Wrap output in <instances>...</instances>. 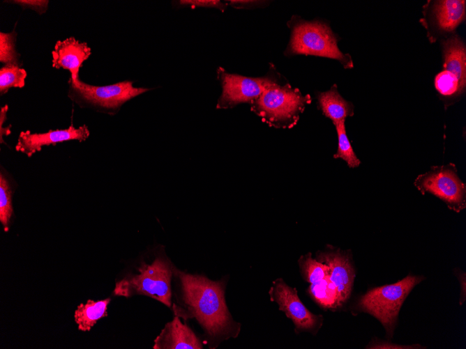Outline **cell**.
<instances>
[{"instance_id":"cell-1","label":"cell","mask_w":466,"mask_h":349,"mask_svg":"<svg viewBox=\"0 0 466 349\" xmlns=\"http://www.w3.org/2000/svg\"><path fill=\"white\" fill-rule=\"evenodd\" d=\"M179 278L181 299L184 309L174 311L176 316L195 318L212 339H227L237 335L239 326L228 311L222 281H213L196 274H186L173 267Z\"/></svg>"},{"instance_id":"cell-2","label":"cell","mask_w":466,"mask_h":349,"mask_svg":"<svg viewBox=\"0 0 466 349\" xmlns=\"http://www.w3.org/2000/svg\"><path fill=\"white\" fill-rule=\"evenodd\" d=\"M287 25L291 29V36L285 55L329 58L339 61L345 69L353 68L351 56L340 50L339 38L326 23L320 20L306 21L294 15Z\"/></svg>"},{"instance_id":"cell-3","label":"cell","mask_w":466,"mask_h":349,"mask_svg":"<svg viewBox=\"0 0 466 349\" xmlns=\"http://www.w3.org/2000/svg\"><path fill=\"white\" fill-rule=\"evenodd\" d=\"M311 101L310 95H303L299 88L281 84L278 79L250 104L251 110L269 126L290 129L296 125Z\"/></svg>"},{"instance_id":"cell-4","label":"cell","mask_w":466,"mask_h":349,"mask_svg":"<svg viewBox=\"0 0 466 349\" xmlns=\"http://www.w3.org/2000/svg\"><path fill=\"white\" fill-rule=\"evenodd\" d=\"M423 279V276L409 274L396 283L372 288L360 297L356 308L377 318L384 327L387 338L391 339L404 301Z\"/></svg>"},{"instance_id":"cell-5","label":"cell","mask_w":466,"mask_h":349,"mask_svg":"<svg viewBox=\"0 0 466 349\" xmlns=\"http://www.w3.org/2000/svg\"><path fill=\"white\" fill-rule=\"evenodd\" d=\"M173 267L170 261L162 256L151 263H142L137 273L128 274L115 284L114 294L130 297L144 295L171 307V281Z\"/></svg>"},{"instance_id":"cell-6","label":"cell","mask_w":466,"mask_h":349,"mask_svg":"<svg viewBox=\"0 0 466 349\" xmlns=\"http://www.w3.org/2000/svg\"><path fill=\"white\" fill-rule=\"evenodd\" d=\"M68 82L70 100L80 107L109 114H116L125 102L150 90L134 87L133 82L127 80L107 86H93L80 79Z\"/></svg>"},{"instance_id":"cell-7","label":"cell","mask_w":466,"mask_h":349,"mask_svg":"<svg viewBox=\"0 0 466 349\" xmlns=\"http://www.w3.org/2000/svg\"><path fill=\"white\" fill-rule=\"evenodd\" d=\"M443 70L435 77V87L447 107L460 98L466 88V48L454 34L442 42Z\"/></svg>"},{"instance_id":"cell-8","label":"cell","mask_w":466,"mask_h":349,"mask_svg":"<svg viewBox=\"0 0 466 349\" xmlns=\"http://www.w3.org/2000/svg\"><path fill=\"white\" fill-rule=\"evenodd\" d=\"M422 194H431L443 201L450 210L459 212L466 207V186L453 163L433 166L414 180Z\"/></svg>"},{"instance_id":"cell-9","label":"cell","mask_w":466,"mask_h":349,"mask_svg":"<svg viewBox=\"0 0 466 349\" xmlns=\"http://www.w3.org/2000/svg\"><path fill=\"white\" fill-rule=\"evenodd\" d=\"M274 70L262 77H248L227 72L218 68V79L221 82L222 94L217 109H229L241 103H252L273 82L278 79Z\"/></svg>"},{"instance_id":"cell-10","label":"cell","mask_w":466,"mask_h":349,"mask_svg":"<svg viewBox=\"0 0 466 349\" xmlns=\"http://www.w3.org/2000/svg\"><path fill=\"white\" fill-rule=\"evenodd\" d=\"M270 294L278 304L280 310L292 320L296 330L310 332L313 334L317 332L322 325L323 317L311 313L303 305L295 288L287 286L282 279H277Z\"/></svg>"},{"instance_id":"cell-11","label":"cell","mask_w":466,"mask_h":349,"mask_svg":"<svg viewBox=\"0 0 466 349\" xmlns=\"http://www.w3.org/2000/svg\"><path fill=\"white\" fill-rule=\"evenodd\" d=\"M89 135L90 132L86 125L75 128L71 124L67 129L50 130L43 133H32L29 130L22 131L19 134L15 150L30 157L40 152L43 146L71 140L82 142L85 141Z\"/></svg>"},{"instance_id":"cell-12","label":"cell","mask_w":466,"mask_h":349,"mask_svg":"<svg viewBox=\"0 0 466 349\" xmlns=\"http://www.w3.org/2000/svg\"><path fill=\"white\" fill-rule=\"evenodd\" d=\"M317 258L319 261L329 267V278L337 289L340 306L349 298L355 277L349 255L336 249L320 252Z\"/></svg>"},{"instance_id":"cell-13","label":"cell","mask_w":466,"mask_h":349,"mask_svg":"<svg viewBox=\"0 0 466 349\" xmlns=\"http://www.w3.org/2000/svg\"><path fill=\"white\" fill-rule=\"evenodd\" d=\"M91 54V49L86 42H81L74 37L58 40L52 52V65L56 69L67 70L70 73L69 81L76 82L79 79V70L84 61Z\"/></svg>"},{"instance_id":"cell-14","label":"cell","mask_w":466,"mask_h":349,"mask_svg":"<svg viewBox=\"0 0 466 349\" xmlns=\"http://www.w3.org/2000/svg\"><path fill=\"white\" fill-rule=\"evenodd\" d=\"M154 349H202L200 339L179 316L167 323L154 340Z\"/></svg>"},{"instance_id":"cell-15","label":"cell","mask_w":466,"mask_h":349,"mask_svg":"<svg viewBox=\"0 0 466 349\" xmlns=\"http://www.w3.org/2000/svg\"><path fill=\"white\" fill-rule=\"evenodd\" d=\"M465 10L464 0L436 1L431 10V21L439 32L451 33L465 20Z\"/></svg>"},{"instance_id":"cell-16","label":"cell","mask_w":466,"mask_h":349,"mask_svg":"<svg viewBox=\"0 0 466 349\" xmlns=\"http://www.w3.org/2000/svg\"><path fill=\"white\" fill-rule=\"evenodd\" d=\"M317 99L319 109L333 125L345 121L347 117L354 115L353 104L342 97L336 84L325 92L317 93Z\"/></svg>"},{"instance_id":"cell-17","label":"cell","mask_w":466,"mask_h":349,"mask_svg":"<svg viewBox=\"0 0 466 349\" xmlns=\"http://www.w3.org/2000/svg\"><path fill=\"white\" fill-rule=\"evenodd\" d=\"M110 298L93 301L88 300L85 304L80 303L75 311L74 319L77 329L82 332H89L98 320L107 316V306Z\"/></svg>"},{"instance_id":"cell-18","label":"cell","mask_w":466,"mask_h":349,"mask_svg":"<svg viewBox=\"0 0 466 349\" xmlns=\"http://www.w3.org/2000/svg\"><path fill=\"white\" fill-rule=\"evenodd\" d=\"M11 180H13L6 171L1 169L0 172V222L6 232L9 230L13 215L12 204L13 189Z\"/></svg>"},{"instance_id":"cell-19","label":"cell","mask_w":466,"mask_h":349,"mask_svg":"<svg viewBox=\"0 0 466 349\" xmlns=\"http://www.w3.org/2000/svg\"><path fill=\"white\" fill-rule=\"evenodd\" d=\"M329 277L318 282L310 284L308 292L315 302L324 309H334L340 306L338 295L336 286Z\"/></svg>"},{"instance_id":"cell-20","label":"cell","mask_w":466,"mask_h":349,"mask_svg":"<svg viewBox=\"0 0 466 349\" xmlns=\"http://www.w3.org/2000/svg\"><path fill=\"white\" fill-rule=\"evenodd\" d=\"M337 134H338V149L336 153L333 155L335 159H342L344 160L350 168L358 167L361 161L354 153L350 141L348 139L346 128L345 121H341L335 125Z\"/></svg>"},{"instance_id":"cell-21","label":"cell","mask_w":466,"mask_h":349,"mask_svg":"<svg viewBox=\"0 0 466 349\" xmlns=\"http://www.w3.org/2000/svg\"><path fill=\"white\" fill-rule=\"evenodd\" d=\"M27 71L19 65L6 64L0 69V93L3 95L12 88H22L25 85Z\"/></svg>"},{"instance_id":"cell-22","label":"cell","mask_w":466,"mask_h":349,"mask_svg":"<svg viewBox=\"0 0 466 349\" xmlns=\"http://www.w3.org/2000/svg\"><path fill=\"white\" fill-rule=\"evenodd\" d=\"M299 265L305 279L310 284L318 282L329 276V267L313 259L310 253L301 257Z\"/></svg>"},{"instance_id":"cell-23","label":"cell","mask_w":466,"mask_h":349,"mask_svg":"<svg viewBox=\"0 0 466 349\" xmlns=\"http://www.w3.org/2000/svg\"><path fill=\"white\" fill-rule=\"evenodd\" d=\"M17 33H0V61L6 64L19 65L20 54L15 49Z\"/></svg>"},{"instance_id":"cell-24","label":"cell","mask_w":466,"mask_h":349,"mask_svg":"<svg viewBox=\"0 0 466 349\" xmlns=\"http://www.w3.org/2000/svg\"><path fill=\"white\" fill-rule=\"evenodd\" d=\"M181 6H190L191 8L205 7L218 8L224 11L227 6V3L221 2L218 0H181L177 1Z\"/></svg>"},{"instance_id":"cell-25","label":"cell","mask_w":466,"mask_h":349,"mask_svg":"<svg viewBox=\"0 0 466 349\" xmlns=\"http://www.w3.org/2000/svg\"><path fill=\"white\" fill-rule=\"evenodd\" d=\"M227 3L235 8H256L260 7H265L269 1H254V0H232L227 1Z\"/></svg>"},{"instance_id":"cell-26","label":"cell","mask_w":466,"mask_h":349,"mask_svg":"<svg viewBox=\"0 0 466 349\" xmlns=\"http://www.w3.org/2000/svg\"><path fill=\"white\" fill-rule=\"evenodd\" d=\"M366 348H373V349H377V348H395V349H410V348H422V347L418 344H414V345H409V346H404V345H398V344H395V343H391L389 344V342H385V341H381L379 340L373 341H371L369 345L366 347Z\"/></svg>"},{"instance_id":"cell-27","label":"cell","mask_w":466,"mask_h":349,"mask_svg":"<svg viewBox=\"0 0 466 349\" xmlns=\"http://www.w3.org/2000/svg\"><path fill=\"white\" fill-rule=\"evenodd\" d=\"M48 1H15L14 3L20 4L23 7H29L38 12L40 14L45 13L47 9Z\"/></svg>"},{"instance_id":"cell-28","label":"cell","mask_w":466,"mask_h":349,"mask_svg":"<svg viewBox=\"0 0 466 349\" xmlns=\"http://www.w3.org/2000/svg\"><path fill=\"white\" fill-rule=\"evenodd\" d=\"M464 272H463V274ZM462 274V271L457 270V272L456 273V276L458 277V279L460 281V288L461 289L463 288L462 291L460 292V304L462 305L465 300V274L463 277Z\"/></svg>"}]
</instances>
